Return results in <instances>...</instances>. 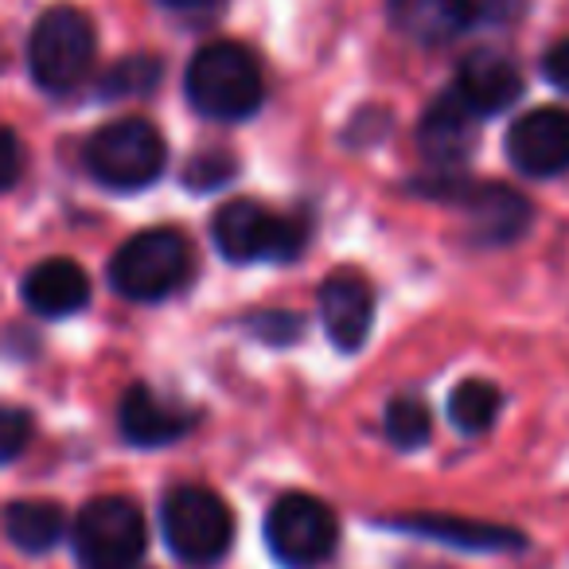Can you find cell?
Masks as SVG:
<instances>
[{"instance_id":"2e32d148","label":"cell","mask_w":569,"mask_h":569,"mask_svg":"<svg viewBox=\"0 0 569 569\" xmlns=\"http://www.w3.org/2000/svg\"><path fill=\"white\" fill-rule=\"evenodd\" d=\"M24 305L36 317H74L90 305V277L79 261L71 258H48L24 273Z\"/></svg>"},{"instance_id":"4316f807","label":"cell","mask_w":569,"mask_h":569,"mask_svg":"<svg viewBox=\"0 0 569 569\" xmlns=\"http://www.w3.org/2000/svg\"><path fill=\"white\" fill-rule=\"evenodd\" d=\"M157 4L168 12H180V17H211L227 0H157Z\"/></svg>"},{"instance_id":"5bb4252c","label":"cell","mask_w":569,"mask_h":569,"mask_svg":"<svg viewBox=\"0 0 569 569\" xmlns=\"http://www.w3.org/2000/svg\"><path fill=\"white\" fill-rule=\"evenodd\" d=\"M480 17L476 0H387V20L398 36L421 48H441L465 36Z\"/></svg>"},{"instance_id":"277c9868","label":"cell","mask_w":569,"mask_h":569,"mask_svg":"<svg viewBox=\"0 0 569 569\" xmlns=\"http://www.w3.org/2000/svg\"><path fill=\"white\" fill-rule=\"evenodd\" d=\"M90 176L110 191H141L160 180L168 164V144L160 129L144 118H118L90 133L82 149Z\"/></svg>"},{"instance_id":"30bf717a","label":"cell","mask_w":569,"mask_h":569,"mask_svg":"<svg viewBox=\"0 0 569 569\" xmlns=\"http://www.w3.org/2000/svg\"><path fill=\"white\" fill-rule=\"evenodd\" d=\"M507 160L535 180L569 172V110L542 106V110L522 113L507 129Z\"/></svg>"},{"instance_id":"52a82bcc","label":"cell","mask_w":569,"mask_h":569,"mask_svg":"<svg viewBox=\"0 0 569 569\" xmlns=\"http://www.w3.org/2000/svg\"><path fill=\"white\" fill-rule=\"evenodd\" d=\"M266 542L269 553L284 569H312L336 553L340 522H336L332 507L325 499L305 496V491H289V496H281L269 507Z\"/></svg>"},{"instance_id":"8fae6325","label":"cell","mask_w":569,"mask_h":569,"mask_svg":"<svg viewBox=\"0 0 569 569\" xmlns=\"http://www.w3.org/2000/svg\"><path fill=\"white\" fill-rule=\"evenodd\" d=\"M320 317L325 332L343 356L363 348L375 317V289L359 269H336L320 284Z\"/></svg>"},{"instance_id":"5b68a950","label":"cell","mask_w":569,"mask_h":569,"mask_svg":"<svg viewBox=\"0 0 569 569\" xmlns=\"http://www.w3.org/2000/svg\"><path fill=\"white\" fill-rule=\"evenodd\" d=\"M160 522H164L168 550L191 569L219 566L234 542V511L211 488H199V483L168 491Z\"/></svg>"},{"instance_id":"ffe728a7","label":"cell","mask_w":569,"mask_h":569,"mask_svg":"<svg viewBox=\"0 0 569 569\" xmlns=\"http://www.w3.org/2000/svg\"><path fill=\"white\" fill-rule=\"evenodd\" d=\"M160 79H164V63H160L157 56H144L141 51V56L118 59V63L102 74V82H98V94H102L106 102H121V98H149L152 90L160 87Z\"/></svg>"},{"instance_id":"9c48e42d","label":"cell","mask_w":569,"mask_h":569,"mask_svg":"<svg viewBox=\"0 0 569 569\" xmlns=\"http://www.w3.org/2000/svg\"><path fill=\"white\" fill-rule=\"evenodd\" d=\"M433 199H449L460 211L472 219L476 242H511L527 230L530 222V203L519 191L503 188V183H468V180H449V172H441V180L433 188H426Z\"/></svg>"},{"instance_id":"44dd1931","label":"cell","mask_w":569,"mask_h":569,"mask_svg":"<svg viewBox=\"0 0 569 569\" xmlns=\"http://www.w3.org/2000/svg\"><path fill=\"white\" fill-rule=\"evenodd\" d=\"M382 429H387L390 445H398V449H421L429 441V433H433V418H429V406L421 398L406 395L387 406Z\"/></svg>"},{"instance_id":"3957f363","label":"cell","mask_w":569,"mask_h":569,"mask_svg":"<svg viewBox=\"0 0 569 569\" xmlns=\"http://www.w3.org/2000/svg\"><path fill=\"white\" fill-rule=\"evenodd\" d=\"M191 242L172 227H149L118 246L110 284L129 301H164L191 277Z\"/></svg>"},{"instance_id":"9a60e30c","label":"cell","mask_w":569,"mask_h":569,"mask_svg":"<svg viewBox=\"0 0 569 569\" xmlns=\"http://www.w3.org/2000/svg\"><path fill=\"white\" fill-rule=\"evenodd\" d=\"M118 426L121 437L137 449H160V445H172L196 426V413L183 410V406L168 402V398L152 395L144 382L129 387L121 395L118 406Z\"/></svg>"},{"instance_id":"603a6c76","label":"cell","mask_w":569,"mask_h":569,"mask_svg":"<svg viewBox=\"0 0 569 569\" xmlns=\"http://www.w3.org/2000/svg\"><path fill=\"white\" fill-rule=\"evenodd\" d=\"M28 441H32V418L24 410L0 406V465L17 460Z\"/></svg>"},{"instance_id":"d6986e66","label":"cell","mask_w":569,"mask_h":569,"mask_svg":"<svg viewBox=\"0 0 569 569\" xmlns=\"http://www.w3.org/2000/svg\"><path fill=\"white\" fill-rule=\"evenodd\" d=\"M499 406H503V395L488 379H465L449 395V421L468 437L488 433L499 418Z\"/></svg>"},{"instance_id":"e0dca14e","label":"cell","mask_w":569,"mask_h":569,"mask_svg":"<svg viewBox=\"0 0 569 569\" xmlns=\"http://www.w3.org/2000/svg\"><path fill=\"white\" fill-rule=\"evenodd\" d=\"M390 527L413 530V535L437 538V542L465 546V550H519L522 535L496 522H472L457 519V515H402V519H390Z\"/></svg>"},{"instance_id":"ac0fdd59","label":"cell","mask_w":569,"mask_h":569,"mask_svg":"<svg viewBox=\"0 0 569 569\" xmlns=\"http://www.w3.org/2000/svg\"><path fill=\"white\" fill-rule=\"evenodd\" d=\"M4 535L17 550L48 553L63 542L67 515L51 499H17V503L4 507Z\"/></svg>"},{"instance_id":"cb8c5ba5","label":"cell","mask_w":569,"mask_h":569,"mask_svg":"<svg viewBox=\"0 0 569 569\" xmlns=\"http://www.w3.org/2000/svg\"><path fill=\"white\" fill-rule=\"evenodd\" d=\"M250 332L269 343H293L301 336V317H293V312H258V317H250Z\"/></svg>"},{"instance_id":"6da1fadb","label":"cell","mask_w":569,"mask_h":569,"mask_svg":"<svg viewBox=\"0 0 569 569\" xmlns=\"http://www.w3.org/2000/svg\"><path fill=\"white\" fill-rule=\"evenodd\" d=\"M183 94L191 110L207 121H246L261 110L266 79L250 48L234 40H214L191 56L183 74Z\"/></svg>"},{"instance_id":"7402d4cb","label":"cell","mask_w":569,"mask_h":569,"mask_svg":"<svg viewBox=\"0 0 569 569\" xmlns=\"http://www.w3.org/2000/svg\"><path fill=\"white\" fill-rule=\"evenodd\" d=\"M230 176H234V157H230V152H219V149H207L188 164L183 183L196 191H211V188H219V183H227Z\"/></svg>"},{"instance_id":"7c38bea8","label":"cell","mask_w":569,"mask_h":569,"mask_svg":"<svg viewBox=\"0 0 569 569\" xmlns=\"http://www.w3.org/2000/svg\"><path fill=\"white\" fill-rule=\"evenodd\" d=\"M452 94L476 113V118H491L503 113L522 98V74L507 56L491 48H480L472 56L460 59L457 79H452Z\"/></svg>"},{"instance_id":"d4e9b609","label":"cell","mask_w":569,"mask_h":569,"mask_svg":"<svg viewBox=\"0 0 569 569\" xmlns=\"http://www.w3.org/2000/svg\"><path fill=\"white\" fill-rule=\"evenodd\" d=\"M24 176V141L12 129H0V196L12 191Z\"/></svg>"},{"instance_id":"ba28073f","label":"cell","mask_w":569,"mask_h":569,"mask_svg":"<svg viewBox=\"0 0 569 569\" xmlns=\"http://www.w3.org/2000/svg\"><path fill=\"white\" fill-rule=\"evenodd\" d=\"M144 515L126 496H98L74 519V558L82 569H129L144 553Z\"/></svg>"},{"instance_id":"7a4b0ae2","label":"cell","mask_w":569,"mask_h":569,"mask_svg":"<svg viewBox=\"0 0 569 569\" xmlns=\"http://www.w3.org/2000/svg\"><path fill=\"white\" fill-rule=\"evenodd\" d=\"M94 51L98 36L87 12L74 4H51L28 36V71L48 94H71L94 67Z\"/></svg>"},{"instance_id":"4fadbf2b","label":"cell","mask_w":569,"mask_h":569,"mask_svg":"<svg viewBox=\"0 0 569 569\" xmlns=\"http://www.w3.org/2000/svg\"><path fill=\"white\" fill-rule=\"evenodd\" d=\"M476 113L460 102L457 94H445L421 113L418 126V149L437 172H457L476 149Z\"/></svg>"},{"instance_id":"8992f818","label":"cell","mask_w":569,"mask_h":569,"mask_svg":"<svg viewBox=\"0 0 569 569\" xmlns=\"http://www.w3.org/2000/svg\"><path fill=\"white\" fill-rule=\"evenodd\" d=\"M214 246L227 261H293L309 242V222L297 214H273L253 199H230L211 219Z\"/></svg>"},{"instance_id":"484cf974","label":"cell","mask_w":569,"mask_h":569,"mask_svg":"<svg viewBox=\"0 0 569 569\" xmlns=\"http://www.w3.org/2000/svg\"><path fill=\"white\" fill-rule=\"evenodd\" d=\"M542 74L550 87L566 90L569 94V40H558L550 51L542 56Z\"/></svg>"}]
</instances>
